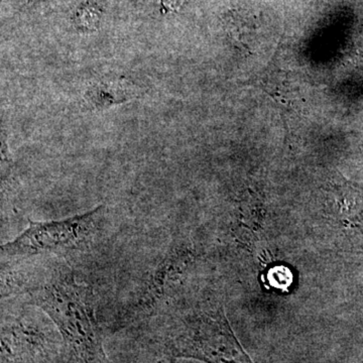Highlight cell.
I'll return each mask as SVG.
<instances>
[{"label": "cell", "instance_id": "6da1fadb", "mask_svg": "<svg viewBox=\"0 0 363 363\" xmlns=\"http://www.w3.org/2000/svg\"><path fill=\"white\" fill-rule=\"evenodd\" d=\"M33 303L48 315L83 363H106L90 291L70 272L57 271L35 286Z\"/></svg>", "mask_w": 363, "mask_h": 363}, {"label": "cell", "instance_id": "7a4b0ae2", "mask_svg": "<svg viewBox=\"0 0 363 363\" xmlns=\"http://www.w3.org/2000/svg\"><path fill=\"white\" fill-rule=\"evenodd\" d=\"M174 357L205 363H253L229 324L223 308L212 307L184 317L167 342Z\"/></svg>", "mask_w": 363, "mask_h": 363}, {"label": "cell", "instance_id": "3957f363", "mask_svg": "<svg viewBox=\"0 0 363 363\" xmlns=\"http://www.w3.org/2000/svg\"><path fill=\"white\" fill-rule=\"evenodd\" d=\"M105 216L100 205L86 213L59 221H30L26 230L1 247L9 257H30L77 252L96 238Z\"/></svg>", "mask_w": 363, "mask_h": 363}, {"label": "cell", "instance_id": "277c9868", "mask_svg": "<svg viewBox=\"0 0 363 363\" xmlns=\"http://www.w3.org/2000/svg\"><path fill=\"white\" fill-rule=\"evenodd\" d=\"M138 88L123 76H106L88 87L84 104L89 111H102L116 105L130 101L138 95Z\"/></svg>", "mask_w": 363, "mask_h": 363}, {"label": "cell", "instance_id": "5b68a950", "mask_svg": "<svg viewBox=\"0 0 363 363\" xmlns=\"http://www.w3.org/2000/svg\"><path fill=\"white\" fill-rule=\"evenodd\" d=\"M101 18L102 11L99 6L93 4H84L76 9L73 21L79 30L92 32L99 26Z\"/></svg>", "mask_w": 363, "mask_h": 363}, {"label": "cell", "instance_id": "8992f818", "mask_svg": "<svg viewBox=\"0 0 363 363\" xmlns=\"http://www.w3.org/2000/svg\"><path fill=\"white\" fill-rule=\"evenodd\" d=\"M184 0H162V9L166 11H175L183 4Z\"/></svg>", "mask_w": 363, "mask_h": 363}]
</instances>
